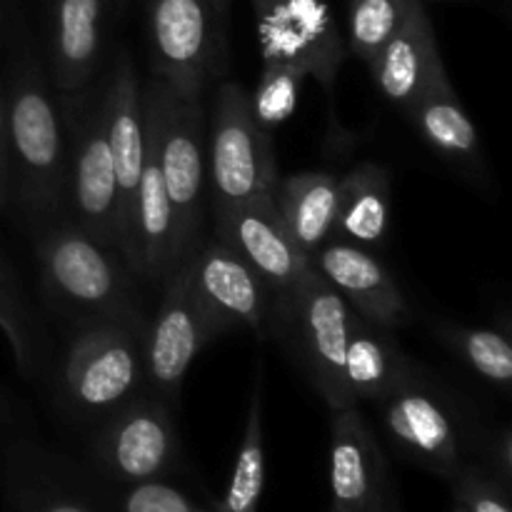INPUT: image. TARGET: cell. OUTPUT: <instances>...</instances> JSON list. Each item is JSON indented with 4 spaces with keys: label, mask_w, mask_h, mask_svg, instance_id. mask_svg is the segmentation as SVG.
<instances>
[{
    "label": "cell",
    "mask_w": 512,
    "mask_h": 512,
    "mask_svg": "<svg viewBox=\"0 0 512 512\" xmlns=\"http://www.w3.org/2000/svg\"><path fill=\"white\" fill-rule=\"evenodd\" d=\"M38 265L45 300L60 313L80 323L113 320L148 328L128 263L75 223L53 225L40 235Z\"/></svg>",
    "instance_id": "6da1fadb"
},
{
    "label": "cell",
    "mask_w": 512,
    "mask_h": 512,
    "mask_svg": "<svg viewBox=\"0 0 512 512\" xmlns=\"http://www.w3.org/2000/svg\"><path fill=\"white\" fill-rule=\"evenodd\" d=\"M10 180L28 218H50L68 190L63 113L50 95L40 68L23 63L5 93Z\"/></svg>",
    "instance_id": "7a4b0ae2"
},
{
    "label": "cell",
    "mask_w": 512,
    "mask_h": 512,
    "mask_svg": "<svg viewBox=\"0 0 512 512\" xmlns=\"http://www.w3.org/2000/svg\"><path fill=\"white\" fill-rule=\"evenodd\" d=\"M145 135L153 145L173 208V268L195 250L205 208V113L200 98H185L150 78L143 93Z\"/></svg>",
    "instance_id": "3957f363"
},
{
    "label": "cell",
    "mask_w": 512,
    "mask_h": 512,
    "mask_svg": "<svg viewBox=\"0 0 512 512\" xmlns=\"http://www.w3.org/2000/svg\"><path fill=\"white\" fill-rule=\"evenodd\" d=\"M145 330L98 320L73 335L60 368V400L75 420L100 423L138 395L145 383Z\"/></svg>",
    "instance_id": "277c9868"
},
{
    "label": "cell",
    "mask_w": 512,
    "mask_h": 512,
    "mask_svg": "<svg viewBox=\"0 0 512 512\" xmlns=\"http://www.w3.org/2000/svg\"><path fill=\"white\" fill-rule=\"evenodd\" d=\"M353 318L350 305L313 268L288 295L278 298L273 338H288L290 350L320 398L328 403L330 413L355 405L343 380L345 345Z\"/></svg>",
    "instance_id": "5b68a950"
},
{
    "label": "cell",
    "mask_w": 512,
    "mask_h": 512,
    "mask_svg": "<svg viewBox=\"0 0 512 512\" xmlns=\"http://www.w3.org/2000/svg\"><path fill=\"white\" fill-rule=\"evenodd\" d=\"M205 160L213 210L275 195L280 178L273 138L255 123L248 90L233 80L215 90Z\"/></svg>",
    "instance_id": "8992f818"
},
{
    "label": "cell",
    "mask_w": 512,
    "mask_h": 512,
    "mask_svg": "<svg viewBox=\"0 0 512 512\" xmlns=\"http://www.w3.org/2000/svg\"><path fill=\"white\" fill-rule=\"evenodd\" d=\"M210 0H148L153 78L185 98H203L223 60V30Z\"/></svg>",
    "instance_id": "52a82bcc"
},
{
    "label": "cell",
    "mask_w": 512,
    "mask_h": 512,
    "mask_svg": "<svg viewBox=\"0 0 512 512\" xmlns=\"http://www.w3.org/2000/svg\"><path fill=\"white\" fill-rule=\"evenodd\" d=\"M190 293L220 335L250 328L268 338L278 325V295L265 280L218 238L195 245L183 260Z\"/></svg>",
    "instance_id": "ba28073f"
},
{
    "label": "cell",
    "mask_w": 512,
    "mask_h": 512,
    "mask_svg": "<svg viewBox=\"0 0 512 512\" xmlns=\"http://www.w3.org/2000/svg\"><path fill=\"white\" fill-rule=\"evenodd\" d=\"M378 405L390 443L405 458L443 478L463 470V418L453 398L420 370Z\"/></svg>",
    "instance_id": "9c48e42d"
},
{
    "label": "cell",
    "mask_w": 512,
    "mask_h": 512,
    "mask_svg": "<svg viewBox=\"0 0 512 512\" xmlns=\"http://www.w3.org/2000/svg\"><path fill=\"white\" fill-rule=\"evenodd\" d=\"M263 63L295 65L333 88L348 43L328 0H250Z\"/></svg>",
    "instance_id": "30bf717a"
},
{
    "label": "cell",
    "mask_w": 512,
    "mask_h": 512,
    "mask_svg": "<svg viewBox=\"0 0 512 512\" xmlns=\"http://www.w3.org/2000/svg\"><path fill=\"white\" fill-rule=\"evenodd\" d=\"M173 405L150 395H135L98 423L93 458L120 483H145L168 473L178 458Z\"/></svg>",
    "instance_id": "8fae6325"
},
{
    "label": "cell",
    "mask_w": 512,
    "mask_h": 512,
    "mask_svg": "<svg viewBox=\"0 0 512 512\" xmlns=\"http://www.w3.org/2000/svg\"><path fill=\"white\" fill-rule=\"evenodd\" d=\"M68 123L73 133V155L68 158V198L73 223L90 238L118 253V183L105 125L103 95L95 103L83 105L75 118L70 115Z\"/></svg>",
    "instance_id": "7c38bea8"
},
{
    "label": "cell",
    "mask_w": 512,
    "mask_h": 512,
    "mask_svg": "<svg viewBox=\"0 0 512 512\" xmlns=\"http://www.w3.org/2000/svg\"><path fill=\"white\" fill-rule=\"evenodd\" d=\"M215 338L218 333L195 303L188 273L180 263L163 280V300L155 318L148 320L143 340L145 383L150 385L155 398L173 405L195 355Z\"/></svg>",
    "instance_id": "4fadbf2b"
},
{
    "label": "cell",
    "mask_w": 512,
    "mask_h": 512,
    "mask_svg": "<svg viewBox=\"0 0 512 512\" xmlns=\"http://www.w3.org/2000/svg\"><path fill=\"white\" fill-rule=\"evenodd\" d=\"M215 238L243 258L278 298L288 295L310 270V260L288 233L275 195L213 210Z\"/></svg>",
    "instance_id": "5bb4252c"
},
{
    "label": "cell",
    "mask_w": 512,
    "mask_h": 512,
    "mask_svg": "<svg viewBox=\"0 0 512 512\" xmlns=\"http://www.w3.org/2000/svg\"><path fill=\"white\" fill-rule=\"evenodd\" d=\"M310 268L350 305L353 313L385 330H398L410 320V305L398 280L360 245L328 240L310 255Z\"/></svg>",
    "instance_id": "9a60e30c"
},
{
    "label": "cell",
    "mask_w": 512,
    "mask_h": 512,
    "mask_svg": "<svg viewBox=\"0 0 512 512\" xmlns=\"http://www.w3.org/2000/svg\"><path fill=\"white\" fill-rule=\"evenodd\" d=\"M105 125L118 183V253L128 263L130 225L145 163V105L138 73L128 55H120L103 93Z\"/></svg>",
    "instance_id": "2e32d148"
},
{
    "label": "cell",
    "mask_w": 512,
    "mask_h": 512,
    "mask_svg": "<svg viewBox=\"0 0 512 512\" xmlns=\"http://www.w3.org/2000/svg\"><path fill=\"white\" fill-rule=\"evenodd\" d=\"M388 465L373 428L355 405L330 420V512H368L388 495Z\"/></svg>",
    "instance_id": "e0dca14e"
},
{
    "label": "cell",
    "mask_w": 512,
    "mask_h": 512,
    "mask_svg": "<svg viewBox=\"0 0 512 512\" xmlns=\"http://www.w3.org/2000/svg\"><path fill=\"white\" fill-rule=\"evenodd\" d=\"M368 68L385 100L403 110H408L420 93L445 73L423 0L410 10L398 33L380 48Z\"/></svg>",
    "instance_id": "ac0fdd59"
},
{
    "label": "cell",
    "mask_w": 512,
    "mask_h": 512,
    "mask_svg": "<svg viewBox=\"0 0 512 512\" xmlns=\"http://www.w3.org/2000/svg\"><path fill=\"white\" fill-rule=\"evenodd\" d=\"M415 370L418 365L400 350L393 330L378 328L355 313L343 360V380L353 403H380Z\"/></svg>",
    "instance_id": "d6986e66"
},
{
    "label": "cell",
    "mask_w": 512,
    "mask_h": 512,
    "mask_svg": "<svg viewBox=\"0 0 512 512\" xmlns=\"http://www.w3.org/2000/svg\"><path fill=\"white\" fill-rule=\"evenodd\" d=\"M105 0H53L50 70L63 95L88 85L100 58Z\"/></svg>",
    "instance_id": "ffe728a7"
},
{
    "label": "cell",
    "mask_w": 512,
    "mask_h": 512,
    "mask_svg": "<svg viewBox=\"0 0 512 512\" xmlns=\"http://www.w3.org/2000/svg\"><path fill=\"white\" fill-rule=\"evenodd\" d=\"M405 113L440 158L468 170L483 163L478 128L460 105L448 73L438 75Z\"/></svg>",
    "instance_id": "44dd1931"
},
{
    "label": "cell",
    "mask_w": 512,
    "mask_h": 512,
    "mask_svg": "<svg viewBox=\"0 0 512 512\" xmlns=\"http://www.w3.org/2000/svg\"><path fill=\"white\" fill-rule=\"evenodd\" d=\"M340 178L333 173H298L278 180L275 208L305 258L333 240Z\"/></svg>",
    "instance_id": "7402d4cb"
},
{
    "label": "cell",
    "mask_w": 512,
    "mask_h": 512,
    "mask_svg": "<svg viewBox=\"0 0 512 512\" xmlns=\"http://www.w3.org/2000/svg\"><path fill=\"white\" fill-rule=\"evenodd\" d=\"M390 175L378 163H360L340 178L333 240L378 248L390 230Z\"/></svg>",
    "instance_id": "603a6c76"
},
{
    "label": "cell",
    "mask_w": 512,
    "mask_h": 512,
    "mask_svg": "<svg viewBox=\"0 0 512 512\" xmlns=\"http://www.w3.org/2000/svg\"><path fill=\"white\" fill-rule=\"evenodd\" d=\"M263 363L258 365L248 418H245L243 443L235 458L228 490L215 503V512H258L260 495L265 488V443H263Z\"/></svg>",
    "instance_id": "cb8c5ba5"
},
{
    "label": "cell",
    "mask_w": 512,
    "mask_h": 512,
    "mask_svg": "<svg viewBox=\"0 0 512 512\" xmlns=\"http://www.w3.org/2000/svg\"><path fill=\"white\" fill-rule=\"evenodd\" d=\"M0 333L13 353L15 368L23 378H38L43 368V333L25 303L23 288L13 265L0 253Z\"/></svg>",
    "instance_id": "d4e9b609"
},
{
    "label": "cell",
    "mask_w": 512,
    "mask_h": 512,
    "mask_svg": "<svg viewBox=\"0 0 512 512\" xmlns=\"http://www.w3.org/2000/svg\"><path fill=\"white\" fill-rule=\"evenodd\" d=\"M438 338L478 378L508 393L512 383V345L505 330L445 323L438 328Z\"/></svg>",
    "instance_id": "484cf974"
},
{
    "label": "cell",
    "mask_w": 512,
    "mask_h": 512,
    "mask_svg": "<svg viewBox=\"0 0 512 512\" xmlns=\"http://www.w3.org/2000/svg\"><path fill=\"white\" fill-rule=\"evenodd\" d=\"M420 0H348V55L370 65Z\"/></svg>",
    "instance_id": "4316f807"
},
{
    "label": "cell",
    "mask_w": 512,
    "mask_h": 512,
    "mask_svg": "<svg viewBox=\"0 0 512 512\" xmlns=\"http://www.w3.org/2000/svg\"><path fill=\"white\" fill-rule=\"evenodd\" d=\"M305 78H308L305 70L295 68V65L263 63L258 88L250 95V113L265 133H273L295 113L300 85Z\"/></svg>",
    "instance_id": "83f0119b"
},
{
    "label": "cell",
    "mask_w": 512,
    "mask_h": 512,
    "mask_svg": "<svg viewBox=\"0 0 512 512\" xmlns=\"http://www.w3.org/2000/svg\"><path fill=\"white\" fill-rule=\"evenodd\" d=\"M455 505L465 512H512L508 493L480 470L463 468L453 478Z\"/></svg>",
    "instance_id": "f1b7e54d"
},
{
    "label": "cell",
    "mask_w": 512,
    "mask_h": 512,
    "mask_svg": "<svg viewBox=\"0 0 512 512\" xmlns=\"http://www.w3.org/2000/svg\"><path fill=\"white\" fill-rule=\"evenodd\" d=\"M123 512H203L183 490L173 488L168 483L158 480H145V483H135L133 488L125 493Z\"/></svg>",
    "instance_id": "f546056e"
},
{
    "label": "cell",
    "mask_w": 512,
    "mask_h": 512,
    "mask_svg": "<svg viewBox=\"0 0 512 512\" xmlns=\"http://www.w3.org/2000/svg\"><path fill=\"white\" fill-rule=\"evenodd\" d=\"M10 193V150H8V113H5V93L0 88V208Z\"/></svg>",
    "instance_id": "4dcf8cb0"
},
{
    "label": "cell",
    "mask_w": 512,
    "mask_h": 512,
    "mask_svg": "<svg viewBox=\"0 0 512 512\" xmlns=\"http://www.w3.org/2000/svg\"><path fill=\"white\" fill-rule=\"evenodd\" d=\"M493 455H495V460H498L500 478H503V483H508L510 475H512V435L508 428L500 430L498 443L493 445Z\"/></svg>",
    "instance_id": "1f68e13d"
},
{
    "label": "cell",
    "mask_w": 512,
    "mask_h": 512,
    "mask_svg": "<svg viewBox=\"0 0 512 512\" xmlns=\"http://www.w3.org/2000/svg\"><path fill=\"white\" fill-rule=\"evenodd\" d=\"M38 512H93V510L75 498H50L40 505Z\"/></svg>",
    "instance_id": "d6a6232c"
},
{
    "label": "cell",
    "mask_w": 512,
    "mask_h": 512,
    "mask_svg": "<svg viewBox=\"0 0 512 512\" xmlns=\"http://www.w3.org/2000/svg\"><path fill=\"white\" fill-rule=\"evenodd\" d=\"M368 512H400V510H398V505H395L393 493H390V490H388V495H385V498L380 500V503L375 505L373 510H368Z\"/></svg>",
    "instance_id": "836d02e7"
},
{
    "label": "cell",
    "mask_w": 512,
    "mask_h": 512,
    "mask_svg": "<svg viewBox=\"0 0 512 512\" xmlns=\"http://www.w3.org/2000/svg\"><path fill=\"white\" fill-rule=\"evenodd\" d=\"M210 3H213L215 13H218L220 18H225V13H228V5H230V0H210Z\"/></svg>",
    "instance_id": "e575fe53"
},
{
    "label": "cell",
    "mask_w": 512,
    "mask_h": 512,
    "mask_svg": "<svg viewBox=\"0 0 512 512\" xmlns=\"http://www.w3.org/2000/svg\"><path fill=\"white\" fill-rule=\"evenodd\" d=\"M0 423H3V403H0Z\"/></svg>",
    "instance_id": "d590c367"
},
{
    "label": "cell",
    "mask_w": 512,
    "mask_h": 512,
    "mask_svg": "<svg viewBox=\"0 0 512 512\" xmlns=\"http://www.w3.org/2000/svg\"><path fill=\"white\" fill-rule=\"evenodd\" d=\"M453 512H465L463 508H458V505H455V508H453Z\"/></svg>",
    "instance_id": "8d00e7d4"
}]
</instances>
